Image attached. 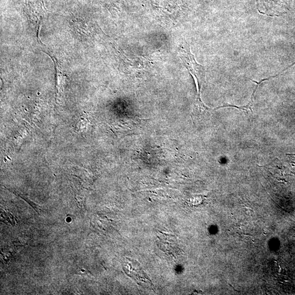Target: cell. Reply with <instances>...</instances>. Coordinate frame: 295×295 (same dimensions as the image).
Wrapping results in <instances>:
<instances>
[{
	"label": "cell",
	"mask_w": 295,
	"mask_h": 295,
	"mask_svg": "<svg viewBox=\"0 0 295 295\" xmlns=\"http://www.w3.org/2000/svg\"><path fill=\"white\" fill-rule=\"evenodd\" d=\"M292 0H256L260 12L268 16L282 15L289 9Z\"/></svg>",
	"instance_id": "1"
},
{
	"label": "cell",
	"mask_w": 295,
	"mask_h": 295,
	"mask_svg": "<svg viewBox=\"0 0 295 295\" xmlns=\"http://www.w3.org/2000/svg\"><path fill=\"white\" fill-rule=\"evenodd\" d=\"M123 269L127 275L134 279L135 282L140 285L151 288L153 284L143 271L141 266L135 261L127 259L123 264Z\"/></svg>",
	"instance_id": "2"
}]
</instances>
